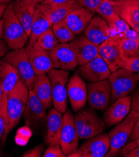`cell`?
Here are the masks:
<instances>
[{
    "mask_svg": "<svg viewBox=\"0 0 139 157\" xmlns=\"http://www.w3.org/2000/svg\"><path fill=\"white\" fill-rule=\"evenodd\" d=\"M29 90L19 81L8 94L7 110L8 124L4 133L2 144L5 145L10 133L16 127L25 111L29 98Z\"/></svg>",
    "mask_w": 139,
    "mask_h": 157,
    "instance_id": "cell-1",
    "label": "cell"
},
{
    "mask_svg": "<svg viewBox=\"0 0 139 157\" xmlns=\"http://www.w3.org/2000/svg\"><path fill=\"white\" fill-rule=\"evenodd\" d=\"M75 124L80 139L87 140L103 133L106 124L97 114L95 109L85 106L75 112Z\"/></svg>",
    "mask_w": 139,
    "mask_h": 157,
    "instance_id": "cell-2",
    "label": "cell"
},
{
    "mask_svg": "<svg viewBox=\"0 0 139 157\" xmlns=\"http://www.w3.org/2000/svg\"><path fill=\"white\" fill-rule=\"evenodd\" d=\"M3 38L10 50L24 48L29 41V36L15 15L11 3H9L3 17Z\"/></svg>",
    "mask_w": 139,
    "mask_h": 157,
    "instance_id": "cell-3",
    "label": "cell"
},
{
    "mask_svg": "<svg viewBox=\"0 0 139 157\" xmlns=\"http://www.w3.org/2000/svg\"><path fill=\"white\" fill-rule=\"evenodd\" d=\"M47 75L51 82L53 105L58 111L64 113L68 106L67 86L70 73L67 70L53 68Z\"/></svg>",
    "mask_w": 139,
    "mask_h": 157,
    "instance_id": "cell-4",
    "label": "cell"
},
{
    "mask_svg": "<svg viewBox=\"0 0 139 157\" xmlns=\"http://www.w3.org/2000/svg\"><path fill=\"white\" fill-rule=\"evenodd\" d=\"M109 79L111 86V103L116 100L129 96L136 88L138 75L120 68L112 72Z\"/></svg>",
    "mask_w": 139,
    "mask_h": 157,
    "instance_id": "cell-5",
    "label": "cell"
},
{
    "mask_svg": "<svg viewBox=\"0 0 139 157\" xmlns=\"http://www.w3.org/2000/svg\"><path fill=\"white\" fill-rule=\"evenodd\" d=\"M5 58L17 70L20 81L29 91L32 90L37 75L28 58L25 47L8 52Z\"/></svg>",
    "mask_w": 139,
    "mask_h": 157,
    "instance_id": "cell-6",
    "label": "cell"
},
{
    "mask_svg": "<svg viewBox=\"0 0 139 157\" xmlns=\"http://www.w3.org/2000/svg\"><path fill=\"white\" fill-rule=\"evenodd\" d=\"M136 121L129 113L125 119L115 125V127L109 132L110 147L105 155L106 157H115L118 155L120 150L129 142Z\"/></svg>",
    "mask_w": 139,
    "mask_h": 157,
    "instance_id": "cell-7",
    "label": "cell"
},
{
    "mask_svg": "<svg viewBox=\"0 0 139 157\" xmlns=\"http://www.w3.org/2000/svg\"><path fill=\"white\" fill-rule=\"evenodd\" d=\"M47 109L35 93L32 90L29 91L28 104L23 115L26 126L34 132L40 131L46 124Z\"/></svg>",
    "mask_w": 139,
    "mask_h": 157,
    "instance_id": "cell-8",
    "label": "cell"
},
{
    "mask_svg": "<svg viewBox=\"0 0 139 157\" xmlns=\"http://www.w3.org/2000/svg\"><path fill=\"white\" fill-rule=\"evenodd\" d=\"M89 106L95 110L105 112L111 103V86L109 79L87 85Z\"/></svg>",
    "mask_w": 139,
    "mask_h": 157,
    "instance_id": "cell-9",
    "label": "cell"
},
{
    "mask_svg": "<svg viewBox=\"0 0 139 157\" xmlns=\"http://www.w3.org/2000/svg\"><path fill=\"white\" fill-rule=\"evenodd\" d=\"M79 138L73 114L70 109H67L63 115V124L60 138V147L67 156L79 148Z\"/></svg>",
    "mask_w": 139,
    "mask_h": 157,
    "instance_id": "cell-10",
    "label": "cell"
},
{
    "mask_svg": "<svg viewBox=\"0 0 139 157\" xmlns=\"http://www.w3.org/2000/svg\"><path fill=\"white\" fill-rule=\"evenodd\" d=\"M76 69V71L83 79L89 83L108 79L112 73L99 54L87 63L77 67Z\"/></svg>",
    "mask_w": 139,
    "mask_h": 157,
    "instance_id": "cell-11",
    "label": "cell"
},
{
    "mask_svg": "<svg viewBox=\"0 0 139 157\" xmlns=\"http://www.w3.org/2000/svg\"><path fill=\"white\" fill-rule=\"evenodd\" d=\"M67 95L74 112H78L86 106L88 99L87 85L76 71L68 80Z\"/></svg>",
    "mask_w": 139,
    "mask_h": 157,
    "instance_id": "cell-12",
    "label": "cell"
},
{
    "mask_svg": "<svg viewBox=\"0 0 139 157\" xmlns=\"http://www.w3.org/2000/svg\"><path fill=\"white\" fill-rule=\"evenodd\" d=\"M25 49L37 75L47 74L50 70L54 68L49 52L43 49L37 43H28Z\"/></svg>",
    "mask_w": 139,
    "mask_h": 157,
    "instance_id": "cell-13",
    "label": "cell"
},
{
    "mask_svg": "<svg viewBox=\"0 0 139 157\" xmlns=\"http://www.w3.org/2000/svg\"><path fill=\"white\" fill-rule=\"evenodd\" d=\"M53 67L67 71L75 70L77 65L74 52L69 43H59L49 51Z\"/></svg>",
    "mask_w": 139,
    "mask_h": 157,
    "instance_id": "cell-14",
    "label": "cell"
},
{
    "mask_svg": "<svg viewBox=\"0 0 139 157\" xmlns=\"http://www.w3.org/2000/svg\"><path fill=\"white\" fill-rule=\"evenodd\" d=\"M131 101L132 97L129 95L116 100L109 105L102 117L106 126L112 127L125 119L130 113Z\"/></svg>",
    "mask_w": 139,
    "mask_h": 157,
    "instance_id": "cell-15",
    "label": "cell"
},
{
    "mask_svg": "<svg viewBox=\"0 0 139 157\" xmlns=\"http://www.w3.org/2000/svg\"><path fill=\"white\" fill-rule=\"evenodd\" d=\"M98 54L109 67L111 72L123 68L124 62L117 39L110 38L98 46Z\"/></svg>",
    "mask_w": 139,
    "mask_h": 157,
    "instance_id": "cell-16",
    "label": "cell"
},
{
    "mask_svg": "<svg viewBox=\"0 0 139 157\" xmlns=\"http://www.w3.org/2000/svg\"><path fill=\"white\" fill-rule=\"evenodd\" d=\"M74 52L77 65L82 66L98 55V46L93 43L84 35H81L68 43Z\"/></svg>",
    "mask_w": 139,
    "mask_h": 157,
    "instance_id": "cell-17",
    "label": "cell"
},
{
    "mask_svg": "<svg viewBox=\"0 0 139 157\" xmlns=\"http://www.w3.org/2000/svg\"><path fill=\"white\" fill-rule=\"evenodd\" d=\"M110 147L109 134L102 133L94 137L87 139L79 148L82 157H103Z\"/></svg>",
    "mask_w": 139,
    "mask_h": 157,
    "instance_id": "cell-18",
    "label": "cell"
},
{
    "mask_svg": "<svg viewBox=\"0 0 139 157\" xmlns=\"http://www.w3.org/2000/svg\"><path fill=\"white\" fill-rule=\"evenodd\" d=\"M83 35L93 43L99 46L110 38L108 23L100 15H94L83 32Z\"/></svg>",
    "mask_w": 139,
    "mask_h": 157,
    "instance_id": "cell-19",
    "label": "cell"
},
{
    "mask_svg": "<svg viewBox=\"0 0 139 157\" xmlns=\"http://www.w3.org/2000/svg\"><path fill=\"white\" fill-rule=\"evenodd\" d=\"M62 124V113L55 108L49 109L46 120V134L44 138V144L46 145H60Z\"/></svg>",
    "mask_w": 139,
    "mask_h": 157,
    "instance_id": "cell-20",
    "label": "cell"
},
{
    "mask_svg": "<svg viewBox=\"0 0 139 157\" xmlns=\"http://www.w3.org/2000/svg\"><path fill=\"white\" fill-rule=\"evenodd\" d=\"M38 5L35 1L13 0L11 2L13 10L29 38L31 34L33 15Z\"/></svg>",
    "mask_w": 139,
    "mask_h": 157,
    "instance_id": "cell-21",
    "label": "cell"
},
{
    "mask_svg": "<svg viewBox=\"0 0 139 157\" xmlns=\"http://www.w3.org/2000/svg\"><path fill=\"white\" fill-rule=\"evenodd\" d=\"M94 15V12L80 7L67 16L64 21L75 35L80 36L84 32Z\"/></svg>",
    "mask_w": 139,
    "mask_h": 157,
    "instance_id": "cell-22",
    "label": "cell"
},
{
    "mask_svg": "<svg viewBox=\"0 0 139 157\" xmlns=\"http://www.w3.org/2000/svg\"><path fill=\"white\" fill-rule=\"evenodd\" d=\"M19 81V75L15 68L5 57L0 58V86L3 93L8 95Z\"/></svg>",
    "mask_w": 139,
    "mask_h": 157,
    "instance_id": "cell-23",
    "label": "cell"
},
{
    "mask_svg": "<svg viewBox=\"0 0 139 157\" xmlns=\"http://www.w3.org/2000/svg\"><path fill=\"white\" fill-rule=\"evenodd\" d=\"M40 5L47 14L52 25L54 23L64 20L71 13L81 7L76 0L67 4L57 6H48L42 3Z\"/></svg>",
    "mask_w": 139,
    "mask_h": 157,
    "instance_id": "cell-24",
    "label": "cell"
},
{
    "mask_svg": "<svg viewBox=\"0 0 139 157\" xmlns=\"http://www.w3.org/2000/svg\"><path fill=\"white\" fill-rule=\"evenodd\" d=\"M52 26V25L47 17V14H46L41 6L40 4L38 5L33 15L28 43L31 44L35 43L38 38L45 31L51 28Z\"/></svg>",
    "mask_w": 139,
    "mask_h": 157,
    "instance_id": "cell-25",
    "label": "cell"
},
{
    "mask_svg": "<svg viewBox=\"0 0 139 157\" xmlns=\"http://www.w3.org/2000/svg\"><path fill=\"white\" fill-rule=\"evenodd\" d=\"M32 91L46 108L48 109L51 108L53 105L52 86L47 74L37 75Z\"/></svg>",
    "mask_w": 139,
    "mask_h": 157,
    "instance_id": "cell-26",
    "label": "cell"
},
{
    "mask_svg": "<svg viewBox=\"0 0 139 157\" xmlns=\"http://www.w3.org/2000/svg\"><path fill=\"white\" fill-rule=\"evenodd\" d=\"M122 9L120 17L132 28L139 23V1L121 0Z\"/></svg>",
    "mask_w": 139,
    "mask_h": 157,
    "instance_id": "cell-27",
    "label": "cell"
},
{
    "mask_svg": "<svg viewBox=\"0 0 139 157\" xmlns=\"http://www.w3.org/2000/svg\"><path fill=\"white\" fill-rule=\"evenodd\" d=\"M121 9V0H102L95 13H97L104 20H106L113 16L120 17Z\"/></svg>",
    "mask_w": 139,
    "mask_h": 157,
    "instance_id": "cell-28",
    "label": "cell"
},
{
    "mask_svg": "<svg viewBox=\"0 0 139 157\" xmlns=\"http://www.w3.org/2000/svg\"><path fill=\"white\" fill-rule=\"evenodd\" d=\"M52 28L60 43H68L76 38V35L67 25L64 20L54 23Z\"/></svg>",
    "mask_w": 139,
    "mask_h": 157,
    "instance_id": "cell-29",
    "label": "cell"
},
{
    "mask_svg": "<svg viewBox=\"0 0 139 157\" xmlns=\"http://www.w3.org/2000/svg\"><path fill=\"white\" fill-rule=\"evenodd\" d=\"M109 27L110 38L118 39L122 34L125 33L130 26L118 16H113L106 20Z\"/></svg>",
    "mask_w": 139,
    "mask_h": 157,
    "instance_id": "cell-30",
    "label": "cell"
},
{
    "mask_svg": "<svg viewBox=\"0 0 139 157\" xmlns=\"http://www.w3.org/2000/svg\"><path fill=\"white\" fill-rule=\"evenodd\" d=\"M36 43L43 49L48 52L60 43L53 33L52 27L43 33L38 38Z\"/></svg>",
    "mask_w": 139,
    "mask_h": 157,
    "instance_id": "cell-31",
    "label": "cell"
},
{
    "mask_svg": "<svg viewBox=\"0 0 139 157\" xmlns=\"http://www.w3.org/2000/svg\"><path fill=\"white\" fill-rule=\"evenodd\" d=\"M119 48L123 57L139 56V44L130 39H117Z\"/></svg>",
    "mask_w": 139,
    "mask_h": 157,
    "instance_id": "cell-32",
    "label": "cell"
},
{
    "mask_svg": "<svg viewBox=\"0 0 139 157\" xmlns=\"http://www.w3.org/2000/svg\"><path fill=\"white\" fill-rule=\"evenodd\" d=\"M8 95L3 93L0 100V156H1V143L4 133L8 124V117L7 110Z\"/></svg>",
    "mask_w": 139,
    "mask_h": 157,
    "instance_id": "cell-33",
    "label": "cell"
},
{
    "mask_svg": "<svg viewBox=\"0 0 139 157\" xmlns=\"http://www.w3.org/2000/svg\"><path fill=\"white\" fill-rule=\"evenodd\" d=\"M32 135V130L25 125V127L18 129L17 136L15 137V142L18 145L24 146L28 144Z\"/></svg>",
    "mask_w": 139,
    "mask_h": 157,
    "instance_id": "cell-34",
    "label": "cell"
},
{
    "mask_svg": "<svg viewBox=\"0 0 139 157\" xmlns=\"http://www.w3.org/2000/svg\"><path fill=\"white\" fill-rule=\"evenodd\" d=\"M123 68L133 73H139V56L123 57Z\"/></svg>",
    "mask_w": 139,
    "mask_h": 157,
    "instance_id": "cell-35",
    "label": "cell"
},
{
    "mask_svg": "<svg viewBox=\"0 0 139 157\" xmlns=\"http://www.w3.org/2000/svg\"><path fill=\"white\" fill-rule=\"evenodd\" d=\"M131 97V108L129 114L137 121L139 120V88L133 92Z\"/></svg>",
    "mask_w": 139,
    "mask_h": 157,
    "instance_id": "cell-36",
    "label": "cell"
},
{
    "mask_svg": "<svg viewBox=\"0 0 139 157\" xmlns=\"http://www.w3.org/2000/svg\"><path fill=\"white\" fill-rule=\"evenodd\" d=\"M43 157H65L60 145H49L42 155Z\"/></svg>",
    "mask_w": 139,
    "mask_h": 157,
    "instance_id": "cell-37",
    "label": "cell"
},
{
    "mask_svg": "<svg viewBox=\"0 0 139 157\" xmlns=\"http://www.w3.org/2000/svg\"><path fill=\"white\" fill-rule=\"evenodd\" d=\"M81 7L85 8L95 13L102 0H76Z\"/></svg>",
    "mask_w": 139,
    "mask_h": 157,
    "instance_id": "cell-38",
    "label": "cell"
},
{
    "mask_svg": "<svg viewBox=\"0 0 139 157\" xmlns=\"http://www.w3.org/2000/svg\"><path fill=\"white\" fill-rule=\"evenodd\" d=\"M44 151V147L43 144H40L37 146L31 148L25 152L21 156L22 157H40L42 156L43 153Z\"/></svg>",
    "mask_w": 139,
    "mask_h": 157,
    "instance_id": "cell-39",
    "label": "cell"
},
{
    "mask_svg": "<svg viewBox=\"0 0 139 157\" xmlns=\"http://www.w3.org/2000/svg\"><path fill=\"white\" fill-rule=\"evenodd\" d=\"M138 147H139V137L131 141V142H129L120 150L118 153V155L120 156H124L126 154H127L131 150Z\"/></svg>",
    "mask_w": 139,
    "mask_h": 157,
    "instance_id": "cell-40",
    "label": "cell"
},
{
    "mask_svg": "<svg viewBox=\"0 0 139 157\" xmlns=\"http://www.w3.org/2000/svg\"><path fill=\"white\" fill-rule=\"evenodd\" d=\"M118 39H130L135 41L139 44V33L131 28L122 34Z\"/></svg>",
    "mask_w": 139,
    "mask_h": 157,
    "instance_id": "cell-41",
    "label": "cell"
},
{
    "mask_svg": "<svg viewBox=\"0 0 139 157\" xmlns=\"http://www.w3.org/2000/svg\"><path fill=\"white\" fill-rule=\"evenodd\" d=\"M73 1H75V0H45L42 4L48 6H57L67 4Z\"/></svg>",
    "mask_w": 139,
    "mask_h": 157,
    "instance_id": "cell-42",
    "label": "cell"
},
{
    "mask_svg": "<svg viewBox=\"0 0 139 157\" xmlns=\"http://www.w3.org/2000/svg\"><path fill=\"white\" fill-rule=\"evenodd\" d=\"M10 48L3 39H0V58L5 56L9 52Z\"/></svg>",
    "mask_w": 139,
    "mask_h": 157,
    "instance_id": "cell-43",
    "label": "cell"
},
{
    "mask_svg": "<svg viewBox=\"0 0 139 157\" xmlns=\"http://www.w3.org/2000/svg\"><path fill=\"white\" fill-rule=\"evenodd\" d=\"M139 137V120L136 121L134 127L132 131V133L130 137V139L129 142H131V141L135 140V138Z\"/></svg>",
    "mask_w": 139,
    "mask_h": 157,
    "instance_id": "cell-44",
    "label": "cell"
},
{
    "mask_svg": "<svg viewBox=\"0 0 139 157\" xmlns=\"http://www.w3.org/2000/svg\"><path fill=\"white\" fill-rule=\"evenodd\" d=\"M125 157H139V147L131 150L127 154H126Z\"/></svg>",
    "mask_w": 139,
    "mask_h": 157,
    "instance_id": "cell-45",
    "label": "cell"
},
{
    "mask_svg": "<svg viewBox=\"0 0 139 157\" xmlns=\"http://www.w3.org/2000/svg\"><path fill=\"white\" fill-rule=\"evenodd\" d=\"M8 4H0V21L3 19V15Z\"/></svg>",
    "mask_w": 139,
    "mask_h": 157,
    "instance_id": "cell-46",
    "label": "cell"
},
{
    "mask_svg": "<svg viewBox=\"0 0 139 157\" xmlns=\"http://www.w3.org/2000/svg\"><path fill=\"white\" fill-rule=\"evenodd\" d=\"M3 38V20L0 21V39Z\"/></svg>",
    "mask_w": 139,
    "mask_h": 157,
    "instance_id": "cell-47",
    "label": "cell"
},
{
    "mask_svg": "<svg viewBox=\"0 0 139 157\" xmlns=\"http://www.w3.org/2000/svg\"><path fill=\"white\" fill-rule=\"evenodd\" d=\"M13 1V0H0V4H9Z\"/></svg>",
    "mask_w": 139,
    "mask_h": 157,
    "instance_id": "cell-48",
    "label": "cell"
},
{
    "mask_svg": "<svg viewBox=\"0 0 139 157\" xmlns=\"http://www.w3.org/2000/svg\"><path fill=\"white\" fill-rule=\"evenodd\" d=\"M131 28L133 29L135 31H136L137 32H138L139 33V23L133 26H132Z\"/></svg>",
    "mask_w": 139,
    "mask_h": 157,
    "instance_id": "cell-49",
    "label": "cell"
},
{
    "mask_svg": "<svg viewBox=\"0 0 139 157\" xmlns=\"http://www.w3.org/2000/svg\"><path fill=\"white\" fill-rule=\"evenodd\" d=\"M45 1V0H35V2L37 3V4H41L42 3H43Z\"/></svg>",
    "mask_w": 139,
    "mask_h": 157,
    "instance_id": "cell-50",
    "label": "cell"
},
{
    "mask_svg": "<svg viewBox=\"0 0 139 157\" xmlns=\"http://www.w3.org/2000/svg\"><path fill=\"white\" fill-rule=\"evenodd\" d=\"M3 95V91L2 88H1V86H0V100L2 99Z\"/></svg>",
    "mask_w": 139,
    "mask_h": 157,
    "instance_id": "cell-51",
    "label": "cell"
},
{
    "mask_svg": "<svg viewBox=\"0 0 139 157\" xmlns=\"http://www.w3.org/2000/svg\"><path fill=\"white\" fill-rule=\"evenodd\" d=\"M24 1H28V2H33V1H35V0H24Z\"/></svg>",
    "mask_w": 139,
    "mask_h": 157,
    "instance_id": "cell-52",
    "label": "cell"
},
{
    "mask_svg": "<svg viewBox=\"0 0 139 157\" xmlns=\"http://www.w3.org/2000/svg\"><path fill=\"white\" fill-rule=\"evenodd\" d=\"M138 81H139V74H138Z\"/></svg>",
    "mask_w": 139,
    "mask_h": 157,
    "instance_id": "cell-53",
    "label": "cell"
},
{
    "mask_svg": "<svg viewBox=\"0 0 139 157\" xmlns=\"http://www.w3.org/2000/svg\"><path fill=\"white\" fill-rule=\"evenodd\" d=\"M137 1H139V0H137Z\"/></svg>",
    "mask_w": 139,
    "mask_h": 157,
    "instance_id": "cell-54",
    "label": "cell"
}]
</instances>
